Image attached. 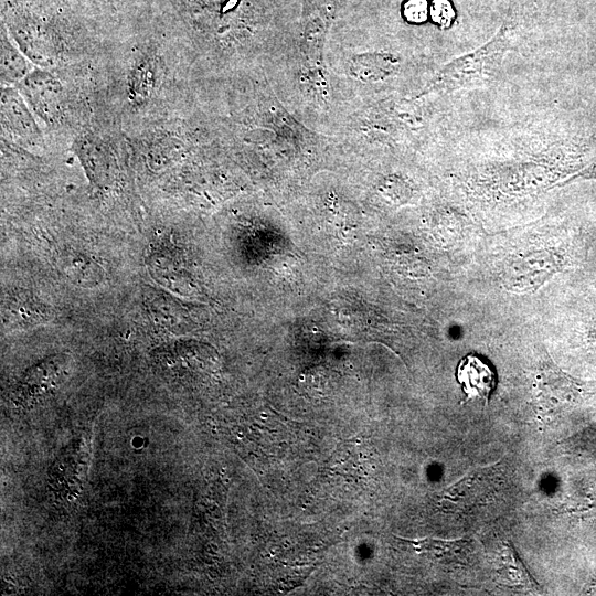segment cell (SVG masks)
<instances>
[{
  "mask_svg": "<svg viewBox=\"0 0 596 596\" xmlns=\"http://www.w3.org/2000/svg\"><path fill=\"white\" fill-rule=\"evenodd\" d=\"M81 156L88 173L92 174L95 182L103 180L106 173V159L103 149H98L96 143L84 145Z\"/></svg>",
  "mask_w": 596,
  "mask_h": 596,
  "instance_id": "cell-13",
  "label": "cell"
},
{
  "mask_svg": "<svg viewBox=\"0 0 596 596\" xmlns=\"http://www.w3.org/2000/svg\"><path fill=\"white\" fill-rule=\"evenodd\" d=\"M509 44L507 32L501 30L482 46L446 64L425 88L424 94L486 86L497 75Z\"/></svg>",
  "mask_w": 596,
  "mask_h": 596,
  "instance_id": "cell-1",
  "label": "cell"
},
{
  "mask_svg": "<svg viewBox=\"0 0 596 596\" xmlns=\"http://www.w3.org/2000/svg\"><path fill=\"white\" fill-rule=\"evenodd\" d=\"M432 17L435 22L447 25L454 18V10L446 0H435L432 6Z\"/></svg>",
  "mask_w": 596,
  "mask_h": 596,
  "instance_id": "cell-14",
  "label": "cell"
},
{
  "mask_svg": "<svg viewBox=\"0 0 596 596\" xmlns=\"http://www.w3.org/2000/svg\"><path fill=\"white\" fill-rule=\"evenodd\" d=\"M152 278L162 287L183 296L192 294V286L184 270L168 254H153L148 259Z\"/></svg>",
  "mask_w": 596,
  "mask_h": 596,
  "instance_id": "cell-8",
  "label": "cell"
},
{
  "mask_svg": "<svg viewBox=\"0 0 596 596\" xmlns=\"http://www.w3.org/2000/svg\"><path fill=\"white\" fill-rule=\"evenodd\" d=\"M30 72L24 53L15 47L6 33L1 36V81L6 86L19 84Z\"/></svg>",
  "mask_w": 596,
  "mask_h": 596,
  "instance_id": "cell-11",
  "label": "cell"
},
{
  "mask_svg": "<svg viewBox=\"0 0 596 596\" xmlns=\"http://www.w3.org/2000/svg\"><path fill=\"white\" fill-rule=\"evenodd\" d=\"M596 179V161L586 168L581 174L575 177V179Z\"/></svg>",
  "mask_w": 596,
  "mask_h": 596,
  "instance_id": "cell-16",
  "label": "cell"
},
{
  "mask_svg": "<svg viewBox=\"0 0 596 596\" xmlns=\"http://www.w3.org/2000/svg\"><path fill=\"white\" fill-rule=\"evenodd\" d=\"M58 268L64 277L83 288L99 286L105 278L104 269L88 255L68 249L57 259Z\"/></svg>",
  "mask_w": 596,
  "mask_h": 596,
  "instance_id": "cell-7",
  "label": "cell"
},
{
  "mask_svg": "<svg viewBox=\"0 0 596 596\" xmlns=\"http://www.w3.org/2000/svg\"><path fill=\"white\" fill-rule=\"evenodd\" d=\"M404 14L412 22H422L427 17V3L425 0H408L404 7Z\"/></svg>",
  "mask_w": 596,
  "mask_h": 596,
  "instance_id": "cell-15",
  "label": "cell"
},
{
  "mask_svg": "<svg viewBox=\"0 0 596 596\" xmlns=\"http://www.w3.org/2000/svg\"><path fill=\"white\" fill-rule=\"evenodd\" d=\"M2 307L3 323L9 327H35L52 318L49 306L25 290L7 294Z\"/></svg>",
  "mask_w": 596,
  "mask_h": 596,
  "instance_id": "cell-5",
  "label": "cell"
},
{
  "mask_svg": "<svg viewBox=\"0 0 596 596\" xmlns=\"http://www.w3.org/2000/svg\"><path fill=\"white\" fill-rule=\"evenodd\" d=\"M1 92L2 127L11 137L24 145H40L41 130L21 92L11 86L2 87Z\"/></svg>",
  "mask_w": 596,
  "mask_h": 596,
  "instance_id": "cell-4",
  "label": "cell"
},
{
  "mask_svg": "<svg viewBox=\"0 0 596 596\" xmlns=\"http://www.w3.org/2000/svg\"><path fill=\"white\" fill-rule=\"evenodd\" d=\"M533 392L539 411L547 415L574 403L584 394V389L581 383L558 369L551 359H546L536 372Z\"/></svg>",
  "mask_w": 596,
  "mask_h": 596,
  "instance_id": "cell-2",
  "label": "cell"
},
{
  "mask_svg": "<svg viewBox=\"0 0 596 596\" xmlns=\"http://www.w3.org/2000/svg\"><path fill=\"white\" fill-rule=\"evenodd\" d=\"M412 544L416 551L432 554L436 560L444 563H461L470 550L467 540L424 539L412 541Z\"/></svg>",
  "mask_w": 596,
  "mask_h": 596,
  "instance_id": "cell-10",
  "label": "cell"
},
{
  "mask_svg": "<svg viewBox=\"0 0 596 596\" xmlns=\"http://www.w3.org/2000/svg\"><path fill=\"white\" fill-rule=\"evenodd\" d=\"M456 379L468 400L488 402L494 389L496 375L492 368L479 355L468 354L457 365Z\"/></svg>",
  "mask_w": 596,
  "mask_h": 596,
  "instance_id": "cell-6",
  "label": "cell"
},
{
  "mask_svg": "<svg viewBox=\"0 0 596 596\" xmlns=\"http://www.w3.org/2000/svg\"><path fill=\"white\" fill-rule=\"evenodd\" d=\"M498 573L501 579L511 586L533 587L534 581L523 566L512 546L507 545L499 555Z\"/></svg>",
  "mask_w": 596,
  "mask_h": 596,
  "instance_id": "cell-12",
  "label": "cell"
},
{
  "mask_svg": "<svg viewBox=\"0 0 596 596\" xmlns=\"http://www.w3.org/2000/svg\"><path fill=\"white\" fill-rule=\"evenodd\" d=\"M398 67L396 56L389 53H368L355 56L351 72L362 81H380L391 76Z\"/></svg>",
  "mask_w": 596,
  "mask_h": 596,
  "instance_id": "cell-9",
  "label": "cell"
},
{
  "mask_svg": "<svg viewBox=\"0 0 596 596\" xmlns=\"http://www.w3.org/2000/svg\"><path fill=\"white\" fill-rule=\"evenodd\" d=\"M25 102L44 121H56L64 106L61 82L45 70L34 68L18 84Z\"/></svg>",
  "mask_w": 596,
  "mask_h": 596,
  "instance_id": "cell-3",
  "label": "cell"
}]
</instances>
